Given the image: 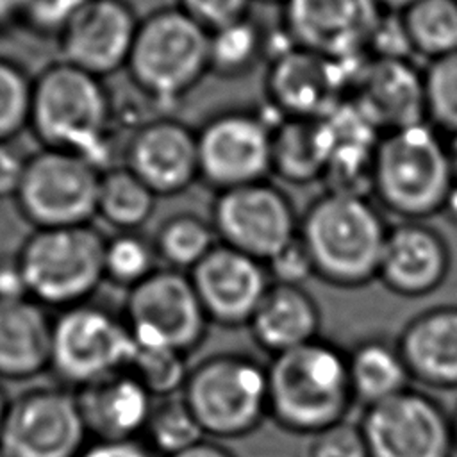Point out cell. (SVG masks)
Instances as JSON below:
<instances>
[{"mask_svg":"<svg viewBox=\"0 0 457 457\" xmlns=\"http://www.w3.org/2000/svg\"><path fill=\"white\" fill-rule=\"evenodd\" d=\"M114 104L104 79L55 61L34 75L29 130L41 148L86 157L100 171L116 166L112 155Z\"/></svg>","mask_w":457,"mask_h":457,"instance_id":"obj_1","label":"cell"},{"mask_svg":"<svg viewBox=\"0 0 457 457\" xmlns=\"http://www.w3.org/2000/svg\"><path fill=\"white\" fill-rule=\"evenodd\" d=\"M387 230L368 196L325 191L300 216L298 237L314 277L334 287L355 289L377 278Z\"/></svg>","mask_w":457,"mask_h":457,"instance_id":"obj_2","label":"cell"},{"mask_svg":"<svg viewBox=\"0 0 457 457\" xmlns=\"http://www.w3.org/2000/svg\"><path fill=\"white\" fill-rule=\"evenodd\" d=\"M268 414L293 434H311L339 423L353 400L346 352L321 337L271 357Z\"/></svg>","mask_w":457,"mask_h":457,"instance_id":"obj_3","label":"cell"},{"mask_svg":"<svg viewBox=\"0 0 457 457\" xmlns=\"http://www.w3.org/2000/svg\"><path fill=\"white\" fill-rule=\"evenodd\" d=\"M453 184L446 137L430 123L398 129L378 139L371 196L402 221L441 214Z\"/></svg>","mask_w":457,"mask_h":457,"instance_id":"obj_4","label":"cell"},{"mask_svg":"<svg viewBox=\"0 0 457 457\" xmlns=\"http://www.w3.org/2000/svg\"><path fill=\"white\" fill-rule=\"evenodd\" d=\"M125 71L159 114H170L209 73V32L179 7H159L139 20Z\"/></svg>","mask_w":457,"mask_h":457,"instance_id":"obj_5","label":"cell"},{"mask_svg":"<svg viewBox=\"0 0 457 457\" xmlns=\"http://www.w3.org/2000/svg\"><path fill=\"white\" fill-rule=\"evenodd\" d=\"M105 239L91 223L32 228L16 252L29 298L61 311L86 303L105 280Z\"/></svg>","mask_w":457,"mask_h":457,"instance_id":"obj_6","label":"cell"},{"mask_svg":"<svg viewBox=\"0 0 457 457\" xmlns=\"http://www.w3.org/2000/svg\"><path fill=\"white\" fill-rule=\"evenodd\" d=\"M205 436L236 439L268 414L266 366L243 353H216L191 366L180 395Z\"/></svg>","mask_w":457,"mask_h":457,"instance_id":"obj_7","label":"cell"},{"mask_svg":"<svg viewBox=\"0 0 457 457\" xmlns=\"http://www.w3.org/2000/svg\"><path fill=\"white\" fill-rule=\"evenodd\" d=\"M136 341L125 321L89 302L54 318L50 370L77 391L118 371L134 357Z\"/></svg>","mask_w":457,"mask_h":457,"instance_id":"obj_8","label":"cell"},{"mask_svg":"<svg viewBox=\"0 0 457 457\" xmlns=\"http://www.w3.org/2000/svg\"><path fill=\"white\" fill-rule=\"evenodd\" d=\"M100 175L79 154L41 148L30 155L14 205L32 228L89 225L96 216Z\"/></svg>","mask_w":457,"mask_h":457,"instance_id":"obj_9","label":"cell"},{"mask_svg":"<svg viewBox=\"0 0 457 457\" xmlns=\"http://www.w3.org/2000/svg\"><path fill=\"white\" fill-rule=\"evenodd\" d=\"M123 318L137 346L186 355L204 341L211 323L189 273L166 266L129 289Z\"/></svg>","mask_w":457,"mask_h":457,"instance_id":"obj_10","label":"cell"},{"mask_svg":"<svg viewBox=\"0 0 457 457\" xmlns=\"http://www.w3.org/2000/svg\"><path fill=\"white\" fill-rule=\"evenodd\" d=\"M280 120L253 109H225L196 129L200 180L216 193L268 180L271 132Z\"/></svg>","mask_w":457,"mask_h":457,"instance_id":"obj_11","label":"cell"},{"mask_svg":"<svg viewBox=\"0 0 457 457\" xmlns=\"http://www.w3.org/2000/svg\"><path fill=\"white\" fill-rule=\"evenodd\" d=\"M218 243L268 262L298 236L291 198L270 180L216 193L211 216Z\"/></svg>","mask_w":457,"mask_h":457,"instance_id":"obj_12","label":"cell"},{"mask_svg":"<svg viewBox=\"0 0 457 457\" xmlns=\"http://www.w3.org/2000/svg\"><path fill=\"white\" fill-rule=\"evenodd\" d=\"M359 427L370 457H452L455 450L452 418L411 387L366 407Z\"/></svg>","mask_w":457,"mask_h":457,"instance_id":"obj_13","label":"cell"},{"mask_svg":"<svg viewBox=\"0 0 457 457\" xmlns=\"http://www.w3.org/2000/svg\"><path fill=\"white\" fill-rule=\"evenodd\" d=\"M87 436L77 393L39 387L9 402L0 450L9 457H79Z\"/></svg>","mask_w":457,"mask_h":457,"instance_id":"obj_14","label":"cell"},{"mask_svg":"<svg viewBox=\"0 0 457 457\" xmlns=\"http://www.w3.org/2000/svg\"><path fill=\"white\" fill-rule=\"evenodd\" d=\"M355 66V61H332L291 46L268 61V105L280 118L325 120L348 100Z\"/></svg>","mask_w":457,"mask_h":457,"instance_id":"obj_15","label":"cell"},{"mask_svg":"<svg viewBox=\"0 0 457 457\" xmlns=\"http://www.w3.org/2000/svg\"><path fill=\"white\" fill-rule=\"evenodd\" d=\"M382 12L377 0H287L282 29L295 46L350 61L368 54Z\"/></svg>","mask_w":457,"mask_h":457,"instance_id":"obj_16","label":"cell"},{"mask_svg":"<svg viewBox=\"0 0 457 457\" xmlns=\"http://www.w3.org/2000/svg\"><path fill=\"white\" fill-rule=\"evenodd\" d=\"M121 157V164L157 196L180 195L200 180L196 129L170 114L148 118L132 129Z\"/></svg>","mask_w":457,"mask_h":457,"instance_id":"obj_17","label":"cell"},{"mask_svg":"<svg viewBox=\"0 0 457 457\" xmlns=\"http://www.w3.org/2000/svg\"><path fill=\"white\" fill-rule=\"evenodd\" d=\"M139 20L127 0H87L55 39L61 61L98 79L125 70Z\"/></svg>","mask_w":457,"mask_h":457,"instance_id":"obj_18","label":"cell"},{"mask_svg":"<svg viewBox=\"0 0 457 457\" xmlns=\"http://www.w3.org/2000/svg\"><path fill=\"white\" fill-rule=\"evenodd\" d=\"M189 278L211 323L246 327L271 280L264 262L218 243Z\"/></svg>","mask_w":457,"mask_h":457,"instance_id":"obj_19","label":"cell"},{"mask_svg":"<svg viewBox=\"0 0 457 457\" xmlns=\"http://www.w3.org/2000/svg\"><path fill=\"white\" fill-rule=\"evenodd\" d=\"M348 102L380 132L427 121L423 70L411 59H377L368 55L353 75Z\"/></svg>","mask_w":457,"mask_h":457,"instance_id":"obj_20","label":"cell"},{"mask_svg":"<svg viewBox=\"0 0 457 457\" xmlns=\"http://www.w3.org/2000/svg\"><path fill=\"white\" fill-rule=\"evenodd\" d=\"M452 266L448 241L425 221L391 225L377 280L398 296H427L441 287Z\"/></svg>","mask_w":457,"mask_h":457,"instance_id":"obj_21","label":"cell"},{"mask_svg":"<svg viewBox=\"0 0 457 457\" xmlns=\"http://www.w3.org/2000/svg\"><path fill=\"white\" fill-rule=\"evenodd\" d=\"M396 346L411 380L436 389H457V305L418 312L402 328Z\"/></svg>","mask_w":457,"mask_h":457,"instance_id":"obj_22","label":"cell"},{"mask_svg":"<svg viewBox=\"0 0 457 457\" xmlns=\"http://www.w3.org/2000/svg\"><path fill=\"white\" fill-rule=\"evenodd\" d=\"M77 400L89 436L100 441L137 439L154 407V396L129 370L79 389Z\"/></svg>","mask_w":457,"mask_h":457,"instance_id":"obj_23","label":"cell"},{"mask_svg":"<svg viewBox=\"0 0 457 457\" xmlns=\"http://www.w3.org/2000/svg\"><path fill=\"white\" fill-rule=\"evenodd\" d=\"M246 327L253 341L273 357L318 339L321 314L303 286L271 282Z\"/></svg>","mask_w":457,"mask_h":457,"instance_id":"obj_24","label":"cell"},{"mask_svg":"<svg viewBox=\"0 0 457 457\" xmlns=\"http://www.w3.org/2000/svg\"><path fill=\"white\" fill-rule=\"evenodd\" d=\"M54 320L32 298L0 302V377L25 380L50 370Z\"/></svg>","mask_w":457,"mask_h":457,"instance_id":"obj_25","label":"cell"},{"mask_svg":"<svg viewBox=\"0 0 457 457\" xmlns=\"http://www.w3.org/2000/svg\"><path fill=\"white\" fill-rule=\"evenodd\" d=\"M330 150L327 120L282 118L271 132V173L296 186L321 180Z\"/></svg>","mask_w":457,"mask_h":457,"instance_id":"obj_26","label":"cell"},{"mask_svg":"<svg viewBox=\"0 0 457 457\" xmlns=\"http://www.w3.org/2000/svg\"><path fill=\"white\" fill-rule=\"evenodd\" d=\"M346 361L353 400L364 409L409 387L411 375L396 343L364 339L346 352Z\"/></svg>","mask_w":457,"mask_h":457,"instance_id":"obj_27","label":"cell"},{"mask_svg":"<svg viewBox=\"0 0 457 457\" xmlns=\"http://www.w3.org/2000/svg\"><path fill=\"white\" fill-rule=\"evenodd\" d=\"M157 198L127 166L116 164L100 175L96 216L116 232H137L154 214Z\"/></svg>","mask_w":457,"mask_h":457,"instance_id":"obj_28","label":"cell"},{"mask_svg":"<svg viewBox=\"0 0 457 457\" xmlns=\"http://www.w3.org/2000/svg\"><path fill=\"white\" fill-rule=\"evenodd\" d=\"M400 18L414 55L434 61L457 52V0H418Z\"/></svg>","mask_w":457,"mask_h":457,"instance_id":"obj_29","label":"cell"},{"mask_svg":"<svg viewBox=\"0 0 457 457\" xmlns=\"http://www.w3.org/2000/svg\"><path fill=\"white\" fill-rule=\"evenodd\" d=\"M152 239L159 261L166 268L186 273L218 245L211 220L195 212H175L164 218Z\"/></svg>","mask_w":457,"mask_h":457,"instance_id":"obj_30","label":"cell"},{"mask_svg":"<svg viewBox=\"0 0 457 457\" xmlns=\"http://www.w3.org/2000/svg\"><path fill=\"white\" fill-rule=\"evenodd\" d=\"M266 57V30L250 14L209 34V73L237 79Z\"/></svg>","mask_w":457,"mask_h":457,"instance_id":"obj_31","label":"cell"},{"mask_svg":"<svg viewBox=\"0 0 457 457\" xmlns=\"http://www.w3.org/2000/svg\"><path fill=\"white\" fill-rule=\"evenodd\" d=\"M145 434L148 446L164 457L180 453L205 437L182 396H168L154 402Z\"/></svg>","mask_w":457,"mask_h":457,"instance_id":"obj_32","label":"cell"},{"mask_svg":"<svg viewBox=\"0 0 457 457\" xmlns=\"http://www.w3.org/2000/svg\"><path fill=\"white\" fill-rule=\"evenodd\" d=\"M154 239L137 232H116L105 239L104 273L105 280L127 291L141 284L157 270Z\"/></svg>","mask_w":457,"mask_h":457,"instance_id":"obj_33","label":"cell"},{"mask_svg":"<svg viewBox=\"0 0 457 457\" xmlns=\"http://www.w3.org/2000/svg\"><path fill=\"white\" fill-rule=\"evenodd\" d=\"M423 93L427 123L446 137L457 134V52L428 61Z\"/></svg>","mask_w":457,"mask_h":457,"instance_id":"obj_34","label":"cell"},{"mask_svg":"<svg viewBox=\"0 0 457 457\" xmlns=\"http://www.w3.org/2000/svg\"><path fill=\"white\" fill-rule=\"evenodd\" d=\"M154 398L175 396L182 391L189 366L186 353L170 348L155 346H137L134 357L127 368Z\"/></svg>","mask_w":457,"mask_h":457,"instance_id":"obj_35","label":"cell"},{"mask_svg":"<svg viewBox=\"0 0 457 457\" xmlns=\"http://www.w3.org/2000/svg\"><path fill=\"white\" fill-rule=\"evenodd\" d=\"M34 75L18 61L0 55V141H12L29 129Z\"/></svg>","mask_w":457,"mask_h":457,"instance_id":"obj_36","label":"cell"},{"mask_svg":"<svg viewBox=\"0 0 457 457\" xmlns=\"http://www.w3.org/2000/svg\"><path fill=\"white\" fill-rule=\"evenodd\" d=\"M86 2L87 0H20L18 25L36 36L57 39Z\"/></svg>","mask_w":457,"mask_h":457,"instance_id":"obj_37","label":"cell"},{"mask_svg":"<svg viewBox=\"0 0 457 457\" xmlns=\"http://www.w3.org/2000/svg\"><path fill=\"white\" fill-rule=\"evenodd\" d=\"M312 437L309 457H370L359 423L343 420Z\"/></svg>","mask_w":457,"mask_h":457,"instance_id":"obj_38","label":"cell"},{"mask_svg":"<svg viewBox=\"0 0 457 457\" xmlns=\"http://www.w3.org/2000/svg\"><path fill=\"white\" fill-rule=\"evenodd\" d=\"M184 14L209 34L246 18L252 0H175Z\"/></svg>","mask_w":457,"mask_h":457,"instance_id":"obj_39","label":"cell"},{"mask_svg":"<svg viewBox=\"0 0 457 457\" xmlns=\"http://www.w3.org/2000/svg\"><path fill=\"white\" fill-rule=\"evenodd\" d=\"M264 266L270 280L275 284L303 286L305 280L314 277L312 262L298 236L280 252H277L268 262H264Z\"/></svg>","mask_w":457,"mask_h":457,"instance_id":"obj_40","label":"cell"},{"mask_svg":"<svg viewBox=\"0 0 457 457\" xmlns=\"http://www.w3.org/2000/svg\"><path fill=\"white\" fill-rule=\"evenodd\" d=\"M30 155L16 139L0 141V200H14Z\"/></svg>","mask_w":457,"mask_h":457,"instance_id":"obj_41","label":"cell"},{"mask_svg":"<svg viewBox=\"0 0 457 457\" xmlns=\"http://www.w3.org/2000/svg\"><path fill=\"white\" fill-rule=\"evenodd\" d=\"M29 298L27 282L14 253L0 255V302Z\"/></svg>","mask_w":457,"mask_h":457,"instance_id":"obj_42","label":"cell"},{"mask_svg":"<svg viewBox=\"0 0 457 457\" xmlns=\"http://www.w3.org/2000/svg\"><path fill=\"white\" fill-rule=\"evenodd\" d=\"M79 457H155V452L139 439L125 441H93Z\"/></svg>","mask_w":457,"mask_h":457,"instance_id":"obj_43","label":"cell"},{"mask_svg":"<svg viewBox=\"0 0 457 457\" xmlns=\"http://www.w3.org/2000/svg\"><path fill=\"white\" fill-rule=\"evenodd\" d=\"M171 457H236L228 448L214 443V441H207L202 439L200 443L189 446L187 450L175 453Z\"/></svg>","mask_w":457,"mask_h":457,"instance_id":"obj_44","label":"cell"},{"mask_svg":"<svg viewBox=\"0 0 457 457\" xmlns=\"http://www.w3.org/2000/svg\"><path fill=\"white\" fill-rule=\"evenodd\" d=\"M20 0H0V32L18 23Z\"/></svg>","mask_w":457,"mask_h":457,"instance_id":"obj_45","label":"cell"},{"mask_svg":"<svg viewBox=\"0 0 457 457\" xmlns=\"http://www.w3.org/2000/svg\"><path fill=\"white\" fill-rule=\"evenodd\" d=\"M441 214H445V218H448L453 225H457V184H453Z\"/></svg>","mask_w":457,"mask_h":457,"instance_id":"obj_46","label":"cell"},{"mask_svg":"<svg viewBox=\"0 0 457 457\" xmlns=\"http://www.w3.org/2000/svg\"><path fill=\"white\" fill-rule=\"evenodd\" d=\"M446 148H448V159H450L453 182L457 184V134L446 137Z\"/></svg>","mask_w":457,"mask_h":457,"instance_id":"obj_47","label":"cell"},{"mask_svg":"<svg viewBox=\"0 0 457 457\" xmlns=\"http://www.w3.org/2000/svg\"><path fill=\"white\" fill-rule=\"evenodd\" d=\"M377 2L387 12H402L407 7H411L412 4H416L418 0H377Z\"/></svg>","mask_w":457,"mask_h":457,"instance_id":"obj_48","label":"cell"},{"mask_svg":"<svg viewBox=\"0 0 457 457\" xmlns=\"http://www.w3.org/2000/svg\"><path fill=\"white\" fill-rule=\"evenodd\" d=\"M7 407H9V402H7V398H5L4 389L0 387V436H2V428H4V420H5Z\"/></svg>","mask_w":457,"mask_h":457,"instance_id":"obj_49","label":"cell"},{"mask_svg":"<svg viewBox=\"0 0 457 457\" xmlns=\"http://www.w3.org/2000/svg\"><path fill=\"white\" fill-rule=\"evenodd\" d=\"M452 423H453V437H455V448H457V411L452 416Z\"/></svg>","mask_w":457,"mask_h":457,"instance_id":"obj_50","label":"cell"},{"mask_svg":"<svg viewBox=\"0 0 457 457\" xmlns=\"http://www.w3.org/2000/svg\"><path fill=\"white\" fill-rule=\"evenodd\" d=\"M252 2H253V0H252ZM255 2H262V4H282V5H284L287 0H255Z\"/></svg>","mask_w":457,"mask_h":457,"instance_id":"obj_51","label":"cell"},{"mask_svg":"<svg viewBox=\"0 0 457 457\" xmlns=\"http://www.w3.org/2000/svg\"><path fill=\"white\" fill-rule=\"evenodd\" d=\"M0 457H9V455H5V453L0 450Z\"/></svg>","mask_w":457,"mask_h":457,"instance_id":"obj_52","label":"cell"}]
</instances>
